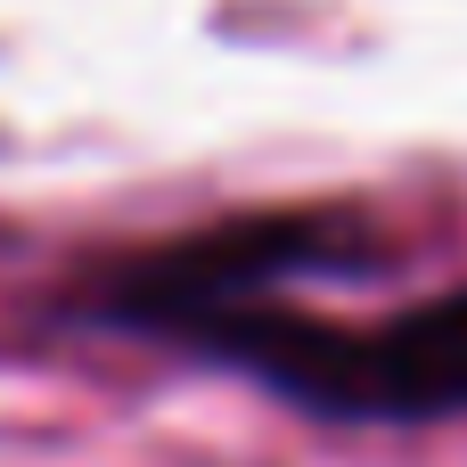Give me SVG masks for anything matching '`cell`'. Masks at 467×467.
Instances as JSON below:
<instances>
[{
  "instance_id": "6da1fadb",
  "label": "cell",
  "mask_w": 467,
  "mask_h": 467,
  "mask_svg": "<svg viewBox=\"0 0 467 467\" xmlns=\"http://www.w3.org/2000/svg\"><path fill=\"white\" fill-rule=\"evenodd\" d=\"M156 345L238 369L263 394H279L312 419H345V427H427V419L467 410V287L427 296L369 328L254 296V304L197 312V320L164 328Z\"/></svg>"
},
{
  "instance_id": "7a4b0ae2",
  "label": "cell",
  "mask_w": 467,
  "mask_h": 467,
  "mask_svg": "<svg viewBox=\"0 0 467 467\" xmlns=\"http://www.w3.org/2000/svg\"><path fill=\"white\" fill-rule=\"evenodd\" d=\"M369 263H378V238L353 205H271V213H230L213 230L99 263L66 296V320L156 345L164 328H181L197 312L254 304L296 279H337V271H369Z\"/></svg>"
}]
</instances>
